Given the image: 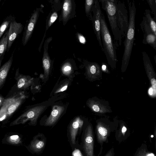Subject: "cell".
Returning <instances> with one entry per match:
<instances>
[{
  "label": "cell",
  "instance_id": "cell-35",
  "mask_svg": "<svg viewBox=\"0 0 156 156\" xmlns=\"http://www.w3.org/2000/svg\"><path fill=\"white\" fill-rule=\"evenodd\" d=\"M5 98L1 95L0 94V107H1L4 102Z\"/></svg>",
  "mask_w": 156,
  "mask_h": 156
},
{
  "label": "cell",
  "instance_id": "cell-19",
  "mask_svg": "<svg viewBox=\"0 0 156 156\" xmlns=\"http://www.w3.org/2000/svg\"><path fill=\"white\" fill-rule=\"evenodd\" d=\"M9 31V29L6 30L0 39V58L4 56L5 52L7 51Z\"/></svg>",
  "mask_w": 156,
  "mask_h": 156
},
{
  "label": "cell",
  "instance_id": "cell-33",
  "mask_svg": "<svg viewBox=\"0 0 156 156\" xmlns=\"http://www.w3.org/2000/svg\"><path fill=\"white\" fill-rule=\"evenodd\" d=\"M78 37L80 42L84 44L86 42L84 37L80 34H78Z\"/></svg>",
  "mask_w": 156,
  "mask_h": 156
},
{
  "label": "cell",
  "instance_id": "cell-5",
  "mask_svg": "<svg viewBox=\"0 0 156 156\" xmlns=\"http://www.w3.org/2000/svg\"><path fill=\"white\" fill-rule=\"evenodd\" d=\"M46 107L45 105H41L26 109L21 115L11 123L10 126L24 124L28 121H30V123L32 125L35 124L39 116Z\"/></svg>",
  "mask_w": 156,
  "mask_h": 156
},
{
  "label": "cell",
  "instance_id": "cell-9",
  "mask_svg": "<svg viewBox=\"0 0 156 156\" xmlns=\"http://www.w3.org/2000/svg\"><path fill=\"white\" fill-rule=\"evenodd\" d=\"M9 27L7 50L8 52L18 35L22 32L23 27L22 24L17 22L15 20L10 23Z\"/></svg>",
  "mask_w": 156,
  "mask_h": 156
},
{
  "label": "cell",
  "instance_id": "cell-14",
  "mask_svg": "<svg viewBox=\"0 0 156 156\" xmlns=\"http://www.w3.org/2000/svg\"><path fill=\"white\" fill-rule=\"evenodd\" d=\"M64 109V107L62 106H54L50 116L45 121V125L48 126L54 125L63 113Z\"/></svg>",
  "mask_w": 156,
  "mask_h": 156
},
{
  "label": "cell",
  "instance_id": "cell-18",
  "mask_svg": "<svg viewBox=\"0 0 156 156\" xmlns=\"http://www.w3.org/2000/svg\"><path fill=\"white\" fill-rule=\"evenodd\" d=\"M72 10V1L70 0H65L63 5L62 12V17L64 22H66L69 19Z\"/></svg>",
  "mask_w": 156,
  "mask_h": 156
},
{
  "label": "cell",
  "instance_id": "cell-8",
  "mask_svg": "<svg viewBox=\"0 0 156 156\" xmlns=\"http://www.w3.org/2000/svg\"><path fill=\"white\" fill-rule=\"evenodd\" d=\"M39 12V9L37 8L32 14L25 27L22 40L23 46L27 44L31 37L38 18Z\"/></svg>",
  "mask_w": 156,
  "mask_h": 156
},
{
  "label": "cell",
  "instance_id": "cell-6",
  "mask_svg": "<svg viewBox=\"0 0 156 156\" xmlns=\"http://www.w3.org/2000/svg\"><path fill=\"white\" fill-rule=\"evenodd\" d=\"M117 16L118 26L123 38L126 36L129 26L128 11L123 1L117 0Z\"/></svg>",
  "mask_w": 156,
  "mask_h": 156
},
{
  "label": "cell",
  "instance_id": "cell-16",
  "mask_svg": "<svg viewBox=\"0 0 156 156\" xmlns=\"http://www.w3.org/2000/svg\"><path fill=\"white\" fill-rule=\"evenodd\" d=\"M83 121L80 118L77 117L73 121L70 128V133L71 141L73 144H75L76 136L79 128L82 127Z\"/></svg>",
  "mask_w": 156,
  "mask_h": 156
},
{
  "label": "cell",
  "instance_id": "cell-27",
  "mask_svg": "<svg viewBox=\"0 0 156 156\" xmlns=\"http://www.w3.org/2000/svg\"><path fill=\"white\" fill-rule=\"evenodd\" d=\"M150 8L151 13L154 15L153 19L156 21V0H148L147 1Z\"/></svg>",
  "mask_w": 156,
  "mask_h": 156
},
{
  "label": "cell",
  "instance_id": "cell-4",
  "mask_svg": "<svg viewBox=\"0 0 156 156\" xmlns=\"http://www.w3.org/2000/svg\"><path fill=\"white\" fill-rule=\"evenodd\" d=\"M26 93L18 90L5 98L0 108V122L8 120L27 98Z\"/></svg>",
  "mask_w": 156,
  "mask_h": 156
},
{
  "label": "cell",
  "instance_id": "cell-24",
  "mask_svg": "<svg viewBox=\"0 0 156 156\" xmlns=\"http://www.w3.org/2000/svg\"><path fill=\"white\" fill-rule=\"evenodd\" d=\"M44 145V143L43 141L35 140L31 142L30 147L34 151L38 152L43 148Z\"/></svg>",
  "mask_w": 156,
  "mask_h": 156
},
{
  "label": "cell",
  "instance_id": "cell-21",
  "mask_svg": "<svg viewBox=\"0 0 156 156\" xmlns=\"http://www.w3.org/2000/svg\"><path fill=\"white\" fill-rule=\"evenodd\" d=\"M97 137L100 143L105 141L107 139L108 134L107 129L101 125H98L97 127Z\"/></svg>",
  "mask_w": 156,
  "mask_h": 156
},
{
  "label": "cell",
  "instance_id": "cell-1",
  "mask_svg": "<svg viewBox=\"0 0 156 156\" xmlns=\"http://www.w3.org/2000/svg\"><path fill=\"white\" fill-rule=\"evenodd\" d=\"M129 12V26L123 43L124 50L122 62L121 69L125 71L128 65L135 39V18L136 8L134 1H128Z\"/></svg>",
  "mask_w": 156,
  "mask_h": 156
},
{
  "label": "cell",
  "instance_id": "cell-39",
  "mask_svg": "<svg viewBox=\"0 0 156 156\" xmlns=\"http://www.w3.org/2000/svg\"><path fill=\"white\" fill-rule=\"evenodd\" d=\"M3 58H4V56H2L0 58V67H1V63H2V61L3 59Z\"/></svg>",
  "mask_w": 156,
  "mask_h": 156
},
{
  "label": "cell",
  "instance_id": "cell-37",
  "mask_svg": "<svg viewBox=\"0 0 156 156\" xmlns=\"http://www.w3.org/2000/svg\"><path fill=\"white\" fill-rule=\"evenodd\" d=\"M106 65H105V64H102V69L104 70H105L106 69Z\"/></svg>",
  "mask_w": 156,
  "mask_h": 156
},
{
  "label": "cell",
  "instance_id": "cell-30",
  "mask_svg": "<svg viewBox=\"0 0 156 156\" xmlns=\"http://www.w3.org/2000/svg\"><path fill=\"white\" fill-rule=\"evenodd\" d=\"M92 109L94 112H99L101 111V107L97 104L95 103H92L90 105Z\"/></svg>",
  "mask_w": 156,
  "mask_h": 156
},
{
  "label": "cell",
  "instance_id": "cell-45",
  "mask_svg": "<svg viewBox=\"0 0 156 156\" xmlns=\"http://www.w3.org/2000/svg\"></svg>",
  "mask_w": 156,
  "mask_h": 156
},
{
  "label": "cell",
  "instance_id": "cell-41",
  "mask_svg": "<svg viewBox=\"0 0 156 156\" xmlns=\"http://www.w3.org/2000/svg\"><path fill=\"white\" fill-rule=\"evenodd\" d=\"M147 156H154V154L152 153L149 154Z\"/></svg>",
  "mask_w": 156,
  "mask_h": 156
},
{
  "label": "cell",
  "instance_id": "cell-36",
  "mask_svg": "<svg viewBox=\"0 0 156 156\" xmlns=\"http://www.w3.org/2000/svg\"><path fill=\"white\" fill-rule=\"evenodd\" d=\"M126 130L127 129L126 127L124 126H123L122 129V132L123 135L125 134V133L126 131Z\"/></svg>",
  "mask_w": 156,
  "mask_h": 156
},
{
  "label": "cell",
  "instance_id": "cell-22",
  "mask_svg": "<svg viewBox=\"0 0 156 156\" xmlns=\"http://www.w3.org/2000/svg\"><path fill=\"white\" fill-rule=\"evenodd\" d=\"M151 12L149 9L145 10L144 14L146 20L148 23L153 33L156 35V21L153 19L151 14Z\"/></svg>",
  "mask_w": 156,
  "mask_h": 156
},
{
  "label": "cell",
  "instance_id": "cell-17",
  "mask_svg": "<svg viewBox=\"0 0 156 156\" xmlns=\"http://www.w3.org/2000/svg\"><path fill=\"white\" fill-rule=\"evenodd\" d=\"M142 43L144 44H148L156 50V35L153 32L144 34Z\"/></svg>",
  "mask_w": 156,
  "mask_h": 156
},
{
  "label": "cell",
  "instance_id": "cell-20",
  "mask_svg": "<svg viewBox=\"0 0 156 156\" xmlns=\"http://www.w3.org/2000/svg\"><path fill=\"white\" fill-rule=\"evenodd\" d=\"M87 71L89 76H93L99 74L101 72L100 67L96 62H89L87 66Z\"/></svg>",
  "mask_w": 156,
  "mask_h": 156
},
{
  "label": "cell",
  "instance_id": "cell-26",
  "mask_svg": "<svg viewBox=\"0 0 156 156\" xmlns=\"http://www.w3.org/2000/svg\"><path fill=\"white\" fill-rule=\"evenodd\" d=\"M140 26L144 34L153 32L144 16L143 17V20L140 24Z\"/></svg>",
  "mask_w": 156,
  "mask_h": 156
},
{
  "label": "cell",
  "instance_id": "cell-7",
  "mask_svg": "<svg viewBox=\"0 0 156 156\" xmlns=\"http://www.w3.org/2000/svg\"><path fill=\"white\" fill-rule=\"evenodd\" d=\"M92 11L93 13L92 20L94 30L99 43V46L101 50L103 52L100 33V18L101 14L102 12L98 0H95Z\"/></svg>",
  "mask_w": 156,
  "mask_h": 156
},
{
  "label": "cell",
  "instance_id": "cell-23",
  "mask_svg": "<svg viewBox=\"0 0 156 156\" xmlns=\"http://www.w3.org/2000/svg\"><path fill=\"white\" fill-rule=\"evenodd\" d=\"M15 20V17L11 16L6 17L0 26V39L9 26L10 23Z\"/></svg>",
  "mask_w": 156,
  "mask_h": 156
},
{
  "label": "cell",
  "instance_id": "cell-29",
  "mask_svg": "<svg viewBox=\"0 0 156 156\" xmlns=\"http://www.w3.org/2000/svg\"><path fill=\"white\" fill-rule=\"evenodd\" d=\"M8 141L12 144H18L20 141V138L17 135H13L9 136L8 139Z\"/></svg>",
  "mask_w": 156,
  "mask_h": 156
},
{
  "label": "cell",
  "instance_id": "cell-31",
  "mask_svg": "<svg viewBox=\"0 0 156 156\" xmlns=\"http://www.w3.org/2000/svg\"><path fill=\"white\" fill-rule=\"evenodd\" d=\"M71 67L69 65L65 66L63 69V72L64 73L67 74L69 73L71 70Z\"/></svg>",
  "mask_w": 156,
  "mask_h": 156
},
{
  "label": "cell",
  "instance_id": "cell-40",
  "mask_svg": "<svg viewBox=\"0 0 156 156\" xmlns=\"http://www.w3.org/2000/svg\"><path fill=\"white\" fill-rule=\"evenodd\" d=\"M152 91H153V90H152V89L151 88V89H150L149 90V93L150 94H152Z\"/></svg>",
  "mask_w": 156,
  "mask_h": 156
},
{
  "label": "cell",
  "instance_id": "cell-12",
  "mask_svg": "<svg viewBox=\"0 0 156 156\" xmlns=\"http://www.w3.org/2000/svg\"><path fill=\"white\" fill-rule=\"evenodd\" d=\"M14 78L19 90H23L27 88L32 84L33 80L31 76L20 73L19 68L16 70Z\"/></svg>",
  "mask_w": 156,
  "mask_h": 156
},
{
  "label": "cell",
  "instance_id": "cell-42",
  "mask_svg": "<svg viewBox=\"0 0 156 156\" xmlns=\"http://www.w3.org/2000/svg\"><path fill=\"white\" fill-rule=\"evenodd\" d=\"M154 59L155 62V63H156V55L154 56Z\"/></svg>",
  "mask_w": 156,
  "mask_h": 156
},
{
  "label": "cell",
  "instance_id": "cell-28",
  "mask_svg": "<svg viewBox=\"0 0 156 156\" xmlns=\"http://www.w3.org/2000/svg\"><path fill=\"white\" fill-rule=\"evenodd\" d=\"M58 17L57 13L56 12H53L46 26V31L52 25Z\"/></svg>",
  "mask_w": 156,
  "mask_h": 156
},
{
  "label": "cell",
  "instance_id": "cell-11",
  "mask_svg": "<svg viewBox=\"0 0 156 156\" xmlns=\"http://www.w3.org/2000/svg\"><path fill=\"white\" fill-rule=\"evenodd\" d=\"M142 53L144 64L146 73L150 80L152 87L155 90L156 88L155 75L150 58L146 52L143 51Z\"/></svg>",
  "mask_w": 156,
  "mask_h": 156
},
{
  "label": "cell",
  "instance_id": "cell-34",
  "mask_svg": "<svg viewBox=\"0 0 156 156\" xmlns=\"http://www.w3.org/2000/svg\"><path fill=\"white\" fill-rule=\"evenodd\" d=\"M68 87V84L63 86L60 89L58 90L56 92V93H58L61 92H62L65 90Z\"/></svg>",
  "mask_w": 156,
  "mask_h": 156
},
{
  "label": "cell",
  "instance_id": "cell-3",
  "mask_svg": "<svg viewBox=\"0 0 156 156\" xmlns=\"http://www.w3.org/2000/svg\"><path fill=\"white\" fill-rule=\"evenodd\" d=\"M102 9L105 11L114 37L113 41L117 49L121 46L122 35L118 26L117 16V0H99Z\"/></svg>",
  "mask_w": 156,
  "mask_h": 156
},
{
  "label": "cell",
  "instance_id": "cell-2",
  "mask_svg": "<svg viewBox=\"0 0 156 156\" xmlns=\"http://www.w3.org/2000/svg\"><path fill=\"white\" fill-rule=\"evenodd\" d=\"M100 33L103 52L108 64L115 68L117 62L116 48L108 27L105 16L101 13L100 18Z\"/></svg>",
  "mask_w": 156,
  "mask_h": 156
},
{
  "label": "cell",
  "instance_id": "cell-43",
  "mask_svg": "<svg viewBox=\"0 0 156 156\" xmlns=\"http://www.w3.org/2000/svg\"><path fill=\"white\" fill-rule=\"evenodd\" d=\"M151 136H152L151 137H153V135H152Z\"/></svg>",
  "mask_w": 156,
  "mask_h": 156
},
{
  "label": "cell",
  "instance_id": "cell-38",
  "mask_svg": "<svg viewBox=\"0 0 156 156\" xmlns=\"http://www.w3.org/2000/svg\"><path fill=\"white\" fill-rule=\"evenodd\" d=\"M112 153L111 151L109 152L105 156H112Z\"/></svg>",
  "mask_w": 156,
  "mask_h": 156
},
{
  "label": "cell",
  "instance_id": "cell-25",
  "mask_svg": "<svg viewBox=\"0 0 156 156\" xmlns=\"http://www.w3.org/2000/svg\"><path fill=\"white\" fill-rule=\"evenodd\" d=\"M95 0H86L85 1V11L87 16L90 18L92 20V16L91 13L93 7L95 2Z\"/></svg>",
  "mask_w": 156,
  "mask_h": 156
},
{
  "label": "cell",
  "instance_id": "cell-44",
  "mask_svg": "<svg viewBox=\"0 0 156 156\" xmlns=\"http://www.w3.org/2000/svg\"><path fill=\"white\" fill-rule=\"evenodd\" d=\"M1 0H0V2H1Z\"/></svg>",
  "mask_w": 156,
  "mask_h": 156
},
{
  "label": "cell",
  "instance_id": "cell-15",
  "mask_svg": "<svg viewBox=\"0 0 156 156\" xmlns=\"http://www.w3.org/2000/svg\"><path fill=\"white\" fill-rule=\"evenodd\" d=\"M13 53L9 59L0 68V90L2 87L9 72L12 65L13 59Z\"/></svg>",
  "mask_w": 156,
  "mask_h": 156
},
{
  "label": "cell",
  "instance_id": "cell-10",
  "mask_svg": "<svg viewBox=\"0 0 156 156\" xmlns=\"http://www.w3.org/2000/svg\"><path fill=\"white\" fill-rule=\"evenodd\" d=\"M93 145L92 130L89 125L85 130L84 138V149L87 156H94Z\"/></svg>",
  "mask_w": 156,
  "mask_h": 156
},
{
  "label": "cell",
  "instance_id": "cell-13",
  "mask_svg": "<svg viewBox=\"0 0 156 156\" xmlns=\"http://www.w3.org/2000/svg\"><path fill=\"white\" fill-rule=\"evenodd\" d=\"M52 38L50 37L45 41L44 45V53L42 58V63L44 71V77L48 76L51 68V62L48 50L49 44L51 41Z\"/></svg>",
  "mask_w": 156,
  "mask_h": 156
},
{
  "label": "cell",
  "instance_id": "cell-32",
  "mask_svg": "<svg viewBox=\"0 0 156 156\" xmlns=\"http://www.w3.org/2000/svg\"><path fill=\"white\" fill-rule=\"evenodd\" d=\"M73 156H82L80 151L78 149H76L72 153Z\"/></svg>",
  "mask_w": 156,
  "mask_h": 156
}]
</instances>
